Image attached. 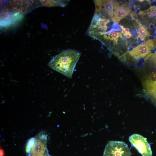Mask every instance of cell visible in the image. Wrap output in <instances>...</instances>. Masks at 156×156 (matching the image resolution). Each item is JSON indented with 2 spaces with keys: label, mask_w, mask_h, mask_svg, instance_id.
<instances>
[{
  "label": "cell",
  "mask_w": 156,
  "mask_h": 156,
  "mask_svg": "<svg viewBox=\"0 0 156 156\" xmlns=\"http://www.w3.org/2000/svg\"><path fill=\"white\" fill-rule=\"evenodd\" d=\"M81 53L73 49L62 51L48 63V66L69 78H71Z\"/></svg>",
  "instance_id": "6da1fadb"
},
{
  "label": "cell",
  "mask_w": 156,
  "mask_h": 156,
  "mask_svg": "<svg viewBox=\"0 0 156 156\" xmlns=\"http://www.w3.org/2000/svg\"><path fill=\"white\" fill-rule=\"evenodd\" d=\"M143 71L142 82L144 88L149 96L156 99V60L144 62Z\"/></svg>",
  "instance_id": "7a4b0ae2"
},
{
  "label": "cell",
  "mask_w": 156,
  "mask_h": 156,
  "mask_svg": "<svg viewBox=\"0 0 156 156\" xmlns=\"http://www.w3.org/2000/svg\"><path fill=\"white\" fill-rule=\"evenodd\" d=\"M127 145L122 141H110L106 145L103 156H131Z\"/></svg>",
  "instance_id": "3957f363"
},
{
  "label": "cell",
  "mask_w": 156,
  "mask_h": 156,
  "mask_svg": "<svg viewBox=\"0 0 156 156\" xmlns=\"http://www.w3.org/2000/svg\"><path fill=\"white\" fill-rule=\"evenodd\" d=\"M156 46V38L155 37L146 40L144 43H141L126 54H129L134 59H139L146 56Z\"/></svg>",
  "instance_id": "277c9868"
},
{
  "label": "cell",
  "mask_w": 156,
  "mask_h": 156,
  "mask_svg": "<svg viewBox=\"0 0 156 156\" xmlns=\"http://www.w3.org/2000/svg\"><path fill=\"white\" fill-rule=\"evenodd\" d=\"M129 140L132 144L142 156H152V151L150 144L146 139L138 134L130 136Z\"/></svg>",
  "instance_id": "5b68a950"
},
{
  "label": "cell",
  "mask_w": 156,
  "mask_h": 156,
  "mask_svg": "<svg viewBox=\"0 0 156 156\" xmlns=\"http://www.w3.org/2000/svg\"><path fill=\"white\" fill-rule=\"evenodd\" d=\"M114 12L112 20L116 23L125 17L130 12V9L129 6L126 4L120 6L116 1H114Z\"/></svg>",
  "instance_id": "8992f818"
},
{
  "label": "cell",
  "mask_w": 156,
  "mask_h": 156,
  "mask_svg": "<svg viewBox=\"0 0 156 156\" xmlns=\"http://www.w3.org/2000/svg\"><path fill=\"white\" fill-rule=\"evenodd\" d=\"M40 1L43 5L49 7L54 6L64 7L68 4L69 1L68 0H40Z\"/></svg>",
  "instance_id": "52a82bcc"
},
{
  "label": "cell",
  "mask_w": 156,
  "mask_h": 156,
  "mask_svg": "<svg viewBox=\"0 0 156 156\" xmlns=\"http://www.w3.org/2000/svg\"><path fill=\"white\" fill-rule=\"evenodd\" d=\"M120 35V33L116 31H113L110 33L103 35L97 40H99L102 38L104 40L112 41L114 43L117 44L119 37Z\"/></svg>",
  "instance_id": "ba28073f"
},
{
  "label": "cell",
  "mask_w": 156,
  "mask_h": 156,
  "mask_svg": "<svg viewBox=\"0 0 156 156\" xmlns=\"http://www.w3.org/2000/svg\"><path fill=\"white\" fill-rule=\"evenodd\" d=\"M138 37L142 40H144L149 36V32L147 28L144 25L139 23L137 26Z\"/></svg>",
  "instance_id": "9c48e42d"
},
{
  "label": "cell",
  "mask_w": 156,
  "mask_h": 156,
  "mask_svg": "<svg viewBox=\"0 0 156 156\" xmlns=\"http://www.w3.org/2000/svg\"><path fill=\"white\" fill-rule=\"evenodd\" d=\"M120 26L122 29V33L125 36L126 34L129 32V29L128 28H124L123 26L120 25Z\"/></svg>",
  "instance_id": "30bf717a"
},
{
  "label": "cell",
  "mask_w": 156,
  "mask_h": 156,
  "mask_svg": "<svg viewBox=\"0 0 156 156\" xmlns=\"http://www.w3.org/2000/svg\"><path fill=\"white\" fill-rule=\"evenodd\" d=\"M132 36V35L130 32L127 33L126 34L125 37L129 39Z\"/></svg>",
  "instance_id": "8fae6325"
},
{
  "label": "cell",
  "mask_w": 156,
  "mask_h": 156,
  "mask_svg": "<svg viewBox=\"0 0 156 156\" xmlns=\"http://www.w3.org/2000/svg\"><path fill=\"white\" fill-rule=\"evenodd\" d=\"M4 155V152L1 149L0 150V156H3Z\"/></svg>",
  "instance_id": "7c38bea8"
}]
</instances>
